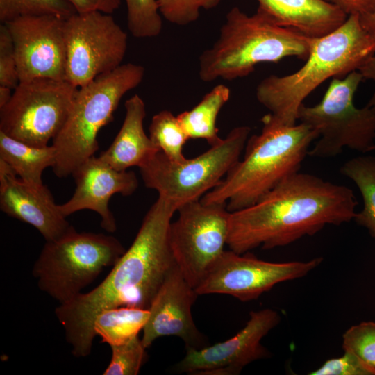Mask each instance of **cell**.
<instances>
[{
	"mask_svg": "<svg viewBox=\"0 0 375 375\" xmlns=\"http://www.w3.org/2000/svg\"><path fill=\"white\" fill-rule=\"evenodd\" d=\"M176 211L172 204L158 196L146 213L133 243L104 280L55 309L74 356L84 358L90 354L96 337L94 321L101 312L119 306L149 309L176 265L169 238Z\"/></svg>",
	"mask_w": 375,
	"mask_h": 375,
	"instance_id": "6da1fadb",
	"label": "cell"
},
{
	"mask_svg": "<svg viewBox=\"0 0 375 375\" xmlns=\"http://www.w3.org/2000/svg\"><path fill=\"white\" fill-rule=\"evenodd\" d=\"M357 205L348 187L298 172L254 204L231 212L226 245L238 253L287 246L351 222Z\"/></svg>",
	"mask_w": 375,
	"mask_h": 375,
	"instance_id": "7a4b0ae2",
	"label": "cell"
},
{
	"mask_svg": "<svg viewBox=\"0 0 375 375\" xmlns=\"http://www.w3.org/2000/svg\"><path fill=\"white\" fill-rule=\"evenodd\" d=\"M261 121V132L249 138L243 158L201 197L202 202L226 205L230 212L239 210L299 172L310 144L319 138L317 131L301 122L283 124L270 113Z\"/></svg>",
	"mask_w": 375,
	"mask_h": 375,
	"instance_id": "3957f363",
	"label": "cell"
},
{
	"mask_svg": "<svg viewBox=\"0 0 375 375\" xmlns=\"http://www.w3.org/2000/svg\"><path fill=\"white\" fill-rule=\"evenodd\" d=\"M375 54V40L362 27L358 15L315 42L305 64L295 72L270 75L256 88L259 103L278 122L295 125L305 99L330 78H344Z\"/></svg>",
	"mask_w": 375,
	"mask_h": 375,
	"instance_id": "277c9868",
	"label": "cell"
},
{
	"mask_svg": "<svg viewBox=\"0 0 375 375\" xmlns=\"http://www.w3.org/2000/svg\"><path fill=\"white\" fill-rule=\"evenodd\" d=\"M315 39L279 26L257 11L248 15L235 6L214 44L200 55L199 76L206 83L232 81L249 76L262 62L293 56L306 60Z\"/></svg>",
	"mask_w": 375,
	"mask_h": 375,
	"instance_id": "5b68a950",
	"label": "cell"
},
{
	"mask_svg": "<svg viewBox=\"0 0 375 375\" xmlns=\"http://www.w3.org/2000/svg\"><path fill=\"white\" fill-rule=\"evenodd\" d=\"M145 69L135 63L122 64L78 88L69 116L52 140L56 151L53 171L58 178L72 176L99 149V131L111 122L122 98L142 81Z\"/></svg>",
	"mask_w": 375,
	"mask_h": 375,
	"instance_id": "8992f818",
	"label": "cell"
},
{
	"mask_svg": "<svg viewBox=\"0 0 375 375\" xmlns=\"http://www.w3.org/2000/svg\"><path fill=\"white\" fill-rule=\"evenodd\" d=\"M125 251L114 236L78 232L73 227L60 238L46 242L32 273L39 289L62 304L82 293Z\"/></svg>",
	"mask_w": 375,
	"mask_h": 375,
	"instance_id": "52a82bcc",
	"label": "cell"
},
{
	"mask_svg": "<svg viewBox=\"0 0 375 375\" xmlns=\"http://www.w3.org/2000/svg\"><path fill=\"white\" fill-rule=\"evenodd\" d=\"M250 133L248 126L235 127L206 151L180 162L170 160L160 150L140 167L144 183L177 211L185 203L201 199L220 183L240 160Z\"/></svg>",
	"mask_w": 375,
	"mask_h": 375,
	"instance_id": "ba28073f",
	"label": "cell"
},
{
	"mask_svg": "<svg viewBox=\"0 0 375 375\" xmlns=\"http://www.w3.org/2000/svg\"><path fill=\"white\" fill-rule=\"evenodd\" d=\"M363 79L358 71L344 78H333L321 101L313 106L303 103L298 110V120L319 133V138L308 155L331 158L344 147L366 153L375 144V112L365 106L353 103L354 94Z\"/></svg>",
	"mask_w": 375,
	"mask_h": 375,
	"instance_id": "9c48e42d",
	"label": "cell"
},
{
	"mask_svg": "<svg viewBox=\"0 0 375 375\" xmlns=\"http://www.w3.org/2000/svg\"><path fill=\"white\" fill-rule=\"evenodd\" d=\"M77 90L65 80L19 81L0 108V131L35 147L47 146L65 124Z\"/></svg>",
	"mask_w": 375,
	"mask_h": 375,
	"instance_id": "30bf717a",
	"label": "cell"
},
{
	"mask_svg": "<svg viewBox=\"0 0 375 375\" xmlns=\"http://www.w3.org/2000/svg\"><path fill=\"white\" fill-rule=\"evenodd\" d=\"M65 78L76 88L122 65L127 33L110 14L75 12L64 21Z\"/></svg>",
	"mask_w": 375,
	"mask_h": 375,
	"instance_id": "8fae6325",
	"label": "cell"
},
{
	"mask_svg": "<svg viewBox=\"0 0 375 375\" xmlns=\"http://www.w3.org/2000/svg\"><path fill=\"white\" fill-rule=\"evenodd\" d=\"M169 238L175 262L195 289L227 244L231 212L226 205L193 201L180 207Z\"/></svg>",
	"mask_w": 375,
	"mask_h": 375,
	"instance_id": "7c38bea8",
	"label": "cell"
},
{
	"mask_svg": "<svg viewBox=\"0 0 375 375\" xmlns=\"http://www.w3.org/2000/svg\"><path fill=\"white\" fill-rule=\"evenodd\" d=\"M322 261L317 257L307 261L269 262L249 252L225 250L195 290L198 295L224 294L250 301L280 283L306 276Z\"/></svg>",
	"mask_w": 375,
	"mask_h": 375,
	"instance_id": "4fadbf2b",
	"label": "cell"
},
{
	"mask_svg": "<svg viewBox=\"0 0 375 375\" xmlns=\"http://www.w3.org/2000/svg\"><path fill=\"white\" fill-rule=\"evenodd\" d=\"M281 321L279 313L265 308L251 311L246 325L233 337L201 349H186L176 371L197 375H237L251 362L270 356L262 338Z\"/></svg>",
	"mask_w": 375,
	"mask_h": 375,
	"instance_id": "5bb4252c",
	"label": "cell"
},
{
	"mask_svg": "<svg viewBox=\"0 0 375 375\" xmlns=\"http://www.w3.org/2000/svg\"><path fill=\"white\" fill-rule=\"evenodd\" d=\"M65 19L51 15L22 16L4 24L11 35L19 81L65 80Z\"/></svg>",
	"mask_w": 375,
	"mask_h": 375,
	"instance_id": "9a60e30c",
	"label": "cell"
},
{
	"mask_svg": "<svg viewBox=\"0 0 375 375\" xmlns=\"http://www.w3.org/2000/svg\"><path fill=\"white\" fill-rule=\"evenodd\" d=\"M197 296L195 289L176 264L149 308L150 315L141 338L144 346L147 349L156 339L163 336L180 338L186 349H199L208 345L192 315V306Z\"/></svg>",
	"mask_w": 375,
	"mask_h": 375,
	"instance_id": "2e32d148",
	"label": "cell"
},
{
	"mask_svg": "<svg viewBox=\"0 0 375 375\" xmlns=\"http://www.w3.org/2000/svg\"><path fill=\"white\" fill-rule=\"evenodd\" d=\"M76 188L72 197L59 204L65 217L83 210H90L101 217V226L107 232L117 229L115 218L109 208L112 195L129 196L138 188V179L132 171H119L93 156L72 173Z\"/></svg>",
	"mask_w": 375,
	"mask_h": 375,
	"instance_id": "e0dca14e",
	"label": "cell"
},
{
	"mask_svg": "<svg viewBox=\"0 0 375 375\" xmlns=\"http://www.w3.org/2000/svg\"><path fill=\"white\" fill-rule=\"evenodd\" d=\"M0 209L33 226L46 242L60 238L73 228L46 185L36 187L24 182L1 159Z\"/></svg>",
	"mask_w": 375,
	"mask_h": 375,
	"instance_id": "ac0fdd59",
	"label": "cell"
},
{
	"mask_svg": "<svg viewBox=\"0 0 375 375\" xmlns=\"http://www.w3.org/2000/svg\"><path fill=\"white\" fill-rule=\"evenodd\" d=\"M257 12L274 24L312 38L344 24L348 15L326 0H256Z\"/></svg>",
	"mask_w": 375,
	"mask_h": 375,
	"instance_id": "d6986e66",
	"label": "cell"
},
{
	"mask_svg": "<svg viewBox=\"0 0 375 375\" xmlns=\"http://www.w3.org/2000/svg\"><path fill=\"white\" fill-rule=\"evenodd\" d=\"M124 108L121 128L110 147L99 156L119 171L135 166L140 168L160 151L144 128L146 108L143 99L134 94L126 101Z\"/></svg>",
	"mask_w": 375,
	"mask_h": 375,
	"instance_id": "ffe728a7",
	"label": "cell"
},
{
	"mask_svg": "<svg viewBox=\"0 0 375 375\" xmlns=\"http://www.w3.org/2000/svg\"><path fill=\"white\" fill-rule=\"evenodd\" d=\"M0 159L24 182L39 187L44 169L55 165L56 151L52 145L35 147L0 131Z\"/></svg>",
	"mask_w": 375,
	"mask_h": 375,
	"instance_id": "44dd1931",
	"label": "cell"
},
{
	"mask_svg": "<svg viewBox=\"0 0 375 375\" xmlns=\"http://www.w3.org/2000/svg\"><path fill=\"white\" fill-rule=\"evenodd\" d=\"M229 88L223 84L213 88L190 110L177 117L190 139H203L212 146L222 138L218 135L217 118L230 98Z\"/></svg>",
	"mask_w": 375,
	"mask_h": 375,
	"instance_id": "7402d4cb",
	"label": "cell"
},
{
	"mask_svg": "<svg viewBox=\"0 0 375 375\" xmlns=\"http://www.w3.org/2000/svg\"><path fill=\"white\" fill-rule=\"evenodd\" d=\"M149 309L119 306L105 310L94 321L95 335L110 347L124 343L138 335L149 319Z\"/></svg>",
	"mask_w": 375,
	"mask_h": 375,
	"instance_id": "603a6c76",
	"label": "cell"
},
{
	"mask_svg": "<svg viewBox=\"0 0 375 375\" xmlns=\"http://www.w3.org/2000/svg\"><path fill=\"white\" fill-rule=\"evenodd\" d=\"M340 173L350 178L362 197L364 207L353 220L367 229L375 240V156H361L346 161Z\"/></svg>",
	"mask_w": 375,
	"mask_h": 375,
	"instance_id": "cb8c5ba5",
	"label": "cell"
},
{
	"mask_svg": "<svg viewBox=\"0 0 375 375\" xmlns=\"http://www.w3.org/2000/svg\"><path fill=\"white\" fill-rule=\"evenodd\" d=\"M149 136L155 146L170 160L180 162L186 158L183 150L190 138L177 116L171 111L163 110L153 116Z\"/></svg>",
	"mask_w": 375,
	"mask_h": 375,
	"instance_id": "d4e9b609",
	"label": "cell"
},
{
	"mask_svg": "<svg viewBox=\"0 0 375 375\" xmlns=\"http://www.w3.org/2000/svg\"><path fill=\"white\" fill-rule=\"evenodd\" d=\"M75 12L64 0H0L2 23L28 15H51L66 19Z\"/></svg>",
	"mask_w": 375,
	"mask_h": 375,
	"instance_id": "484cf974",
	"label": "cell"
},
{
	"mask_svg": "<svg viewBox=\"0 0 375 375\" xmlns=\"http://www.w3.org/2000/svg\"><path fill=\"white\" fill-rule=\"evenodd\" d=\"M128 28L138 38L158 36L162 27L156 0H125Z\"/></svg>",
	"mask_w": 375,
	"mask_h": 375,
	"instance_id": "4316f807",
	"label": "cell"
},
{
	"mask_svg": "<svg viewBox=\"0 0 375 375\" xmlns=\"http://www.w3.org/2000/svg\"><path fill=\"white\" fill-rule=\"evenodd\" d=\"M110 362L103 375H137L147 360V348L142 339L136 336L117 345L110 346Z\"/></svg>",
	"mask_w": 375,
	"mask_h": 375,
	"instance_id": "83f0119b",
	"label": "cell"
},
{
	"mask_svg": "<svg viewBox=\"0 0 375 375\" xmlns=\"http://www.w3.org/2000/svg\"><path fill=\"white\" fill-rule=\"evenodd\" d=\"M342 348L355 354L375 375V322H362L342 335Z\"/></svg>",
	"mask_w": 375,
	"mask_h": 375,
	"instance_id": "f1b7e54d",
	"label": "cell"
},
{
	"mask_svg": "<svg viewBox=\"0 0 375 375\" xmlns=\"http://www.w3.org/2000/svg\"><path fill=\"white\" fill-rule=\"evenodd\" d=\"M160 15L169 22L186 26L196 22L201 9L216 8L222 0H156Z\"/></svg>",
	"mask_w": 375,
	"mask_h": 375,
	"instance_id": "f546056e",
	"label": "cell"
},
{
	"mask_svg": "<svg viewBox=\"0 0 375 375\" xmlns=\"http://www.w3.org/2000/svg\"><path fill=\"white\" fill-rule=\"evenodd\" d=\"M19 83L12 39L9 30L2 23L0 26V85L14 90Z\"/></svg>",
	"mask_w": 375,
	"mask_h": 375,
	"instance_id": "4dcf8cb0",
	"label": "cell"
},
{
	"mask_svg": "<svg viewBox=\"0 0 375 375\" xmlns=\"http://www.w3.org/2000/svg\"><path fill=\"white\" fill-rule=\"evenodd\" d=\"M310 375H373L372 372L353 353L344 351L337 358L326 360Z\"/></svg>",
	"mask_w": 375,
	"mask_h": 375,
	"instance_id": "1f68e13d",
	"label": "cell"
},
{
	"mask_svg": "<svg viewBox=\"0 0 375 375\" xmlns=\"http://www.w3.org/2000/svg\"><path fill=\"white\" fill-rule=\"evenodd\" d=\"M77 13L101 12L111 15L117 10L122 0H64Z\"/></svg>",
	"mask_w": 375,
	"mask_h": 375,
	"instance_id": "d6a6232c",
	"label": "cell"
},
{
	"mask_svg": "<svg viewBox=\"0 0 375 375\" xmlns=\"http://www.w3.org/2000/svg\"><path fill=\"white\" fill-rule=\"evenodd\" d=\"M336 6L348 16L363 15L375 9V0H326Z\"/></svg>",
	"mask_w": 375,
	"mask_h": 375,
	"instance_id": "836d02e7",
	"label": "cell"
},
{
	"mask_svg": "<svg viewBox=\"0 0 375 375\" xmlns=\"http://www.w3.org/2000/svg\"><path fill=\"white\" fill-rule=\"evenodd\" d=\"M363 79H372L375 81V54L369 58L358 69ZM375 112V91L367 104Z\"/></svg>",
	"mask_w": 375,
	"mask_h": 375,
	"instance_id": "e575fe53",
	"label": "cell"
},
{
	"mask_svg": "<svg viewBox=\"0 0 375 375\" xmlns=\"http://www.w3.org/2000/svg\"><path fill=\"white\" fill-rule=\"evenodd\" d=\"M362 27L375 40V9L370 13L359 15Z\"/></svg>",
	"mask_w": 375,
	"mask_h": 375,
	"instance_id": "d590c367",
	"label": "cell"
},
{
	"mask_svg": "<svg viewBox=\"0 0 375 375\" xmlns=\"http://www.w3.org/2000/svg\"><path fill=\"white\" fill-rule=\"evenodd\" d=\"M12 89L0 85V108L4 107L10 100L12 93Z\"/></svg>",
	"mask_w": 375,
	"mask_h": 375,
	"instance_id": "8d00e7d4",
	"label": "cell"
},
{
	"mask_svg": "<svg viewBox=\"0 0 375 375\" xmlns=\"http://www.w3.org/2000/svg\"><path fill=\"white\" fill-rule=\"evenodd\" d=\"M374 149H375V144L372 147L370 151H372V150H374Z\"/></svg>",
	"mask_w": 375,
	"mask_h": 375,
	"instance_id": "74e56055",
	"label": "cell"
}]
</instances>
